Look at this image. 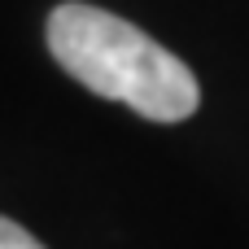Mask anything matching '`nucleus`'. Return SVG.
I'll list each match as a JSON object with an SVG mask.
<instances>
[{"label":"nucleus","mask_w":249,"mask_h":249,"mask_svg":"<svg viewBox=\"0 0 249 249\" xmlns=\"http://www.w3.org/2000/svg\"><path fill=\"white\" fill-rule=\"evenodd\" d=\"M48 53L88 92L123 101L149 123H184L201 101L197 74L175 53H166L127 18L83 0L57 4L48 13Z\"/></svg>","instance_id":"f257e3e1"},{"label":"nucleus","mask_w":249,"mask_h":249,"mask_svg":"<svg viewBox=\"0 0 249 249\" xmlns=\"http://www.w3.org/2000/svg\"><path fill=\"white\" fill-rule=\"evenodd\" d=\"M0 249H44V245H39L26 228H18L13 219H4V214H0Z\"/></svg>","instance_id":"f03ea898"}]
</instances>
